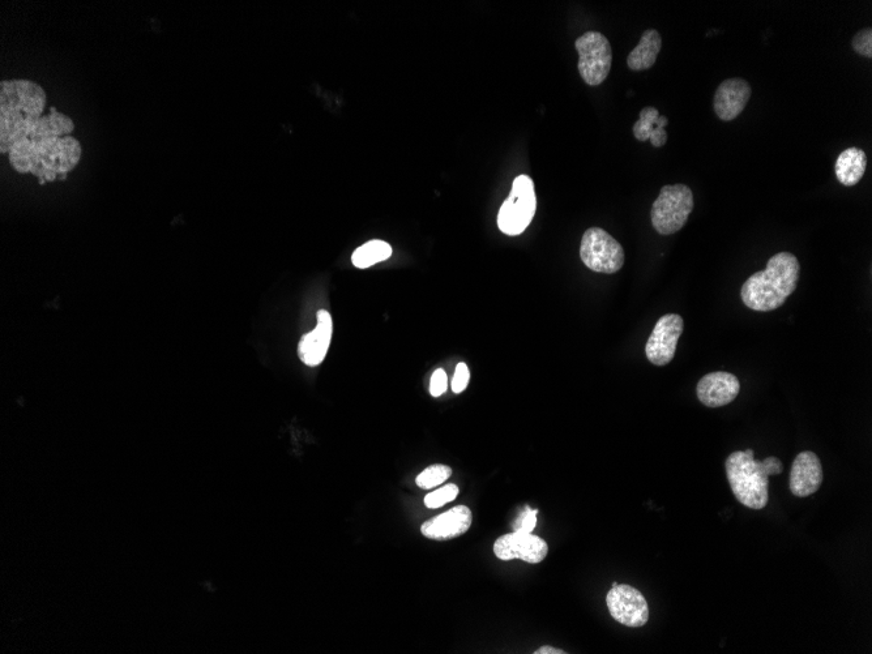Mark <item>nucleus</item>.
<instances>
[{"label":"nucleus","mask_w":872,"mask_h":654,"mask_svg":"<svg viewBox=\"0 0 872 654\" xmlns=\"http://www.w3.org/2000/svg\"><path fill=\"white\" fill-rule=\"evenodd\" d=\"M46 93L29 80H4L0 84V151L10 152L28 139L46 108Z\"/></svg>","instance_id":"nucleus-1"},{"label":"nucleus","mask_w":872,"mask_h":654,"mask_svg":"<svg viewBox=\"0 0 872 654\" xmlns=\"http://www.w3.org/2000/svg\"><path fill=\"white\" fill-rule=\"evenodd\" d=\"M751 93L752 89L746 80L735 78L722 81L713 98V109L718 119L732 122L738 118L746 109Z\"/></svg>","instance_id":"nucleus-14"},{"label":"nucleus","mask_w":872,"mask_h":654,"mask_svg":"<svg viewBox=\"0 0 872 654\" xmlns=\"http://www.w3.org/2000/svg\"><path fill=\"white\" fill-rule=\"evenodd\" d=\"M575 47L579 53L577 68L585 83L591 87L604 83L613 64V49L608 38L602 33L587 32L577 38Z\"/></svg>","instance_id":"nucleus-8"},{"label":"nucleus","mask_w":872,"mask_h":654,"mask_svg":"<svg viewBox=\"0 0 872 654\" xmlns=\"http://www.w3.org/2000/svg\"><path fill=\"white\" fill-rule=\"evenodd\" d=\"M448 387V379L446 371L442 369H438L435 371L433 376H431L430 382V393L431 396L439 397L442 396L444 392L447 391Z\"/></svg>","instance_id":"nucleus-27"},{"label":"nucleus","mask_w":872,"mask_h":654,"mask_svg":"<svg viewBox=\"0 0 872 654\" xmlns=\"http://www.w3.org/2000/svg\"><path fill=\"white\" fill-rule=\"evenodd\" d=\"M823 478L822 463L816 453L801 452L795 457L790 470V491L798 498L810 497L820 489Z\"/></svg>","instance_id":"nucleus-13"},{"label":"nucleus","mask_w":872,"mask_h":654,"mask_svg":"<svg viewBox=\"0 0 872 654\" xmlns=\"http://www.w3.org/2000/svg\"><path fill=\"white\" fill-rule=\"evenodd\" d=\"M606 604L611 617L623 626L643 627L649 619L648 602L643 593L631 585H617L610 589Z\"/></svg>","instance_id":"nucleus-9"},{"label":"nucleus","mask_w":872,"mask_h":654,"mask_svg":"<svg viewBox=\"0 0 872 654\" xmlns=\"http://www.w3.org/2000/svg\"><path fill=\"white\" fill-rule=\"evenodd\" d=\"M74 130L75 125L74 122H72V119L53 109L50 114L44 115V117L38 119V122L34 125L28 139L37 141L42 139L66 138V136H71L72 131Z\"/></svg>","instance_id":"nucleus-20"},{"label":"nucleus","mask_w":872,"mask_h":654,"mask_svg":"<svg viewBox=\"0 0 872 654\" xmlns=\"http://www.w3.org/2000/svg\"><path fill=\"white\" fill-rule=\"evenodd\" d=\"M580 258L594 272L613 275L621 271L626 255L621 245L601 228H591L581 239Z\"/></svg>","instance_id":"nucleus-7"},{"label":"nucleus","mask_w":872,"mask_h":654,"mask_svg":"<svg viewBox=\"0 0 872 654\" xmlns=\"http://www.w3.org/2000/svg\"><path fill=\"white\" fill-rule=\"evenodd\" d=\"M494 553L500 561H521L537 564L544 562L549 546L541 537L532 533L514 532L499 537L494 544Z\"/></svg>","instance_id":"nucleus-11"},{"label":"nucleus","mask_w":872,"mask_h":654,"mask_svg":"<svg viewBox=\"0 0 872 654\" xmlns=\"http://www.w3.org/2000/svg\"><path fill=\"white\" fill-rule=\"evenodd\" d=\"M537 510L527 508L514 523L515 532L532 533L537 524Z\"/></svg>","instance_id":"nucleus-25"},{"label":"nucleus","mask_w":872,"mask_h":654,"mask_svg":"<svg viewBox=\"0 0 872 654\" xmlns=\"http://www.w3.org/2000/svg\"><path fill=\"white\" fill-rule=\"evenodd\" d=\"M534 653H536V654H564L566 652L561 651V649L547 647V645H546V647H542Z\"/></svg>","instance_id":"nucleus-28"},{"label":"nucleus","mask_w":872,"mask_h":654,"mask_svg":"<svg viewBox=\"0 0 872 654\" xmlns=\"http://www.w3.org/2000/svg\"><path fill=\"white\" fill-rule=\"evenodd\" d=\"M391 255L392 247L387 242L375 239V241L367 242L365 245L358 247L353 252L352 262L357 268L365 269L390 259Z\"/></svg>","instance_id":"nucleus-21"},{"label":"nucleus","mask_w":872,"mask_h":654,"mask_svg":"<svg viewBox=\"0 0 872 654\" xmlns=\"http://www.w3.org/2000/svg\"><path fill=\"white\" fill-rule=\"evenodd\" d=\"M537 198L534 183L528 175H519L512 185L510 196L499 209L498 226L504 234L525 232L536 215Z\"/></svg>","instance_id":"nucleus-6"},{"label":"nucleus","mask_w":872,"mask_h":654,"mask_svg":"<svg viewBox=\"0 0 872 654\" xmlns=\"http://www.w3.org/2000/svg\"><path fill=\"white\" fill-rule=\"evenodd\" d=\"M669 119L660 115L656 108H644L640 111V119L634 125V136L639 141H651L654 148L664 147L668 141Z\"/></svg>","instance_id":"nucleus-17"},{"label":"nucleus","mask_w":872,"mask_h":654,"mask_svg":"<svg viewBox=\"0 0 872 654\" xmlns=\"http://www.w3.org/2000/svg\"><path fill=\"white\" fill-rule=\"evenodd\" d=\"M867 168L865 151L859 148H848L837 157L835 172L842 186H856L863 178Z\"/></svg>","instance_id":"nucleus-19"},{"label":"nucleus","mask_w":872,"mask_h":654,"mask_svg":"<svg viewBox=\"0 0 872 654\" xmlns=\"http://www.w3.org/2000/svg\"><path fill=\"white\" fill-rule=\"evenodd\" d=\"M685 329V322L681 315L668 314L662 316L654 326L649 336L645 354L649 362L656 366H666L673 361L679 337Z\"/></svg>","instance_id":"nucleus-10"},{"label":"nucleus","mask_w":872,"mask_h":654,"mask_svg":"<svg viewBox=\"0 0 872 654\" xmlns=\"http://www.w3.org/2000/svg\"><path fill=\"white\" fill-rule=\"evenodd\" d=\"M741 392V383L737 376L716 371L703 376L696 387V395L701 404L708 408H721V406L733 403Z\"/></svg>","instance_id":"nucleus-12"},{"label":"nucleus","mask_w":872,"mask_h":654,"mask_svg":"<svg viewBox=\"0 0 872 654\" xmlns=\"http://www.w3.org/2000/svg\"><path fill=\"white\" fill-rule=\"evenodd\" d=\"M694 209V192L678 185L664 186L652 205L651 220L654 230L661 235L679 232L686 225Z\"/></svg>","instance_id":"nucleus-5"},{"label":"nucleus","mask_w":872,"mask_h":654,"mask_svg":"<svg viewBox=\"0 0 872 654\" xmlns=\"http://www.w3.org/2000/svg\"><path fill=\"white\" fill-rule=\"evenodd\" d=\"M459 487L450 483V485L442 487V489L434 491L429 495H426L425 504L427 508H440L443 507L444 504L451 503L453 500L457 498L459 495Z\"/></svg>","instance_id":"nucleus-23"},{"label":"nucleus","mask_w":872,"mask_h":654,"mask_svg":"<svg viewBox=\"0 0 872 654\" xmlns=\"http://www.w3.org/2000/svg\"><path fill=\"white\" fill-rule=\"evenodd\" d=\"M472 511L467 506L453 507L452 510L426 521L421 532L426 538L435 541H448L463 536L472 525Z\"/></svg>","instance_id":"nucleus-16"},{"label":"nucleus","mask_w":872,"mask_h":654,"mask_svg":"<svg viewBox=\"0 0 872 654\" xmlns=\"http://www.w3.org/2000/svg\"><path fill=\"white\" fill-rule=\"evenodd\" d=\"M451 474L452 469L447 465H431L417 477V485L423 490L433 489V487L446 482Z\"/></svg>","instance_id":"nucleus-22"},{"label":"nucleus","mask_w":872,"mask_h":654,"mask_svg":"<svg viewBox=\"0 0 872 654\" xmlns=\"http://www.w3.org/2000/svg\"><path fill=\"white\" fill-rule=\"evenodd\" d=\"M662 47L661 34L648 29L640 38L638 46L628 54L627 66L631 71H647L656 64Z\"/></svg>","instance_id":"nucleus-18"},{"label":"nucleus","mask_w":872,"mask_h":654,"mask_svg":"<svg viewBox=\"0 0 872 654\" xmlns=\"http://www.w3.org/2000/svg\"><path fill=\"white\" fill-rule=\"evenodd\" d=\"M80 158L81 145L72 136L32 141L31 173L51 182L72 172Z\"/></svg>","instance_id":"nucleus-4"},{"label":"nucleus","mask_w":872,"mask_h":654,"mask_svg":"<svg viewBox=\"0 0 872 654\" xmlns=\"http://www.w3.org/2000/svg\"><path fill=\"white\" fill-rule=\"evenodd\" d=\"M316 318H318V324H316L314 331L303 336L298 345L299 358L310 367L319 366L326 359L333 333L332 316L328 311H318Z\"/></svg>","instance_id":"nucleus-15"},{"label":"nucleus","mask_w":872,"mask_h":654,"mask_svg":"<svg viewBox=\"0 0 872 654\" xmlns=\"http://www.w3.org/2000/svg\"><path fill=\"white\" fill-rule=\"evenodd\" d=\"M852 46L853 50L861 57L872 58V29L865 28L856 33Z\"/></svg>","instance_id":"nucleus-24"},{"label":"nucleus","mask_w":872,"mask_h":654,"mask_svg":"<svg viewBox=\"0 0 872 654\" xmlns=\"http://www.w3.org/2000/svg\"><path fill=\"white\" fill-rule=\"evenodd\" d=\"M470 379V371L465 363H459L456 367L455 375L452 380V391L461 393L468 387Z\"/></svg>","instance_id":"nucleus-26"},{"label":"nucleus","mask_w":872,"mask_h":654,"mask_svg":"<svg viewBox=\"0 0 872 654\" xmlns=\"http://www.w3.org/2000/svg\"><path fill=\"white\" fill-rule=\"evenodd\" d=\"M725 468L738 502L751 510H763L769 500V477L781 474L784 465L773 456L755 460V452L747 450L733 452L726 459Z\"/></svg>","instance_id":"nucleus-3"},{"label":"nucleus","mask_w":872,"mask_h":654,"mask_svg":"<svg viewBox=\"0 0 872 654\" xmlns=\"http://www.w3.org/2000/svg\"><path fill=\"white\" fill-rule=\"evenodd\" d=\"M799 273V260L790 252H779L768 260L764 271L754 273L743 284V303L754 311L779 309L797 289Z\"/></svg>","instance_id":"nucleus-2"}]
</instances>
